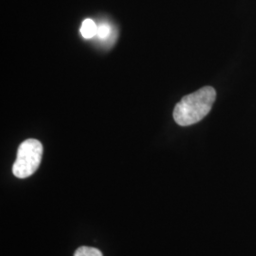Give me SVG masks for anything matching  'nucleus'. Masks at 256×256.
<instances>
[{
  "instance_id": "5",
  "label": "nucleus",
  "mask_w": 256,
  "mask_h": 256,
  "mask_svg": "<svg viewBox=\"0 0 256 256\" xmlns=\"http://www.w3.org/2000/svg\"><path fill=\"white\" fill-rule=\"evenodd\" d=\"M74 256H104L101 250L90 247H81L77 248Z\"/></svg>"
},
{
  "instance_id": "1",
  "label": "nucleus",
  "mask_w": 256,
  "mask_h": 256,
  "mask_svg": "<svg viewBox=\"0 0 256 256\" xmlns=\"http://www.w3.org/2000/svg\"><path fill=\"white\" fill-rule=\"evenodd\" d=\"M216 92L212 86H205L180 102L174 110V119L180 126H190L202 122L212 108Z\"/></svg>"
},
{
  "instance_id": "4",
  "label": "nucleus",
  "mask_w": 256,
  "mask_h": 256,
  "mask_svg": "<svg viewBox=\"0 0 256 256\" xmlns=\"http://www.w3.org/2000/svg\"><path fill=\"white\" fill-rule=\"evenodd\" d=\"M114 34L113 27L108 22H102L100 25H98L97 37L102 41H110L111 37L114 36Z\"/></svg>"
},
{
  "instance_id": "2",
  "label": "nucleus",
  "mask_w": 256,
  "mask_h": 256,
  "mask_svg": "<svg viewBox=\"0 0 256 256\" xmlns=\"http://www.w3.org/2000/svg\"><path fill=\"white\" fill-rule=\"evenodd\" d=\"M42 144L30 138L20 144L18 151V158L12 167V173L18 178H27L38 170L43 156Z\"/></svg>"
},
{
  "instance_id": "3",
  "label": "nucleus",
  "mask_w": 256,
  "mask_h": 256,
  "mask_svg": "<svg viewBox=\"0 0 256 256\" xmlns=\"http://www.w3.org/2000/svg\"><path fill=\"white\" fill-rule=\"evenodd\" d=\"M98 32V25L96 24L95 21L92 19H86L82 22V27H81V34L84 38L86 39H92L95 36H97Z\"/></svg>"
}]
</instances>
